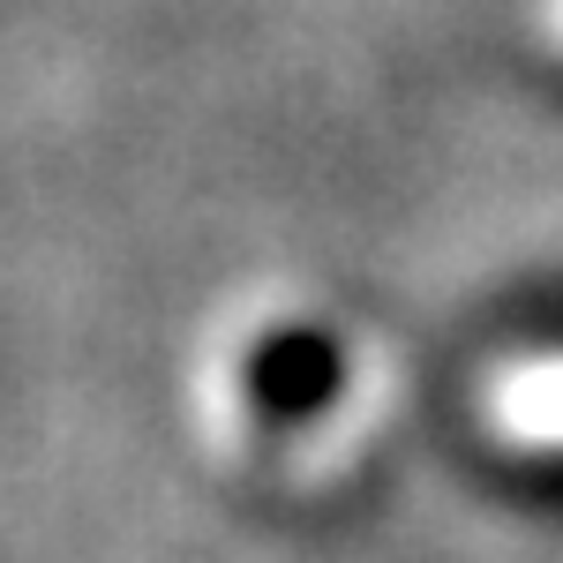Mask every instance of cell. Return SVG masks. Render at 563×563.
<instances>
[{"label": "cell", "instance_id": "obj_1", "mask_svg": "<svg viewBox=\"0 0 563 563\" xmlns=\"http://www.w3.org/2000/svg\"><path fill=\"white\" fill-rule=\"evenodd\" d=\"M346 384V353L331 331H316V323H278V331H263L256 353H249V406H256L271 429H301L316 421L331 398Z\"/></svg>", "mask_w": 563, "mask_h": 563}]
</instances>
